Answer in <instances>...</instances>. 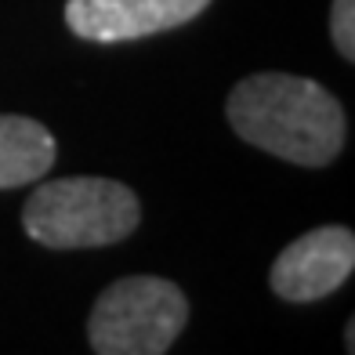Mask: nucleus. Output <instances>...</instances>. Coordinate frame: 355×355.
I'll list each match as a JSON object with an SVG mask.
<instances>
[{
    "instance_id": "f257e3e1",
    "label": "nucleus",
    "mask_w": 355,
    "mask_h": 355,
    "mask_svg": "<svg viewBox=\"0 0 355 355\" xmlns=\"http://www.w3.org/2000/svg\"><path fill=\"white\" fill-rule=\"evenodd\" d=\"M232 131L297 167H327L345 145V109L309 76L254 73L229 94Z\"/></svg>"
},
{
    "instance_id": "f03ea898",
    "label": "nucleus",
    "mask_w": 355,
    "mask_h": 355,
    "mask_svg": "<svg viewBox=\"0 0 355 355\" xmlns=\"http://www.w3.org/2000/svg\"><path fill=\"white\" fill-rule=\"evenodd\" d=\"M141 221V203L112 178H58L22 207L29 239L51 250H87L127 239Z\"/></svg>"
},
{
    "instance_id": "7ed1b4c3",
    "label": "nucleus",
    "mask_w": 355,
    "mask_h": 355,
    "mask_svg": "<svg viewBox=\"0 0 355 355\" xmlns=\"http://www.w3.org/2000/svg\"><path fill=\"white\" fill-rule=\"evenodd\" d=\"M189 322V301L171 279L127 276L94 301L87 337L98 355H164Z\"/></svg>"
},
{
    "instance_id": "20e7f679",
    "label": "nucleus",
    "mask_w": 355,
    "mask_h": 355,
    "mask_svg": "<svg viewBox=\"0 0 355 355\" xmlns=\"http://www.w3.org/2000/svg\"><path fill=\"white\" fill-rule=\"evenodd\" d=\"M355 268V236L345 225H322L294 239L272 261V290L283 301H319L334 294Z\"/></svg>"
},
{
    "instance_id": "39448f33",
    "label": "nucleus",
    "mask_w": 355,
    "mask_h": 355,
    "mask_svg": "<svg viewBox=\"0 0 355 355\" xmlns=\"http://www.w3.org/2000/svg\"><path fill=\"white\" fill-rule=\"evenodd\" d=\"M211 0H69L66 26L80 40L120 44L192 22Z\"/></svg>"
},
{
    "instance_id": "423d86ee",
    "label": "nucleus",
    "mask_w": 355,
    "mask_h": 355,
    "mask_svg": "<svg viewBox=\"0 0 355 355\" xmlns=\"http://www.w3.org/2000/svg\"><path fill=\"white\" fill-rule=\"evenodd\" d=\"M58 145L44 123L15 112H0V189L37 182L55 167Z\"/></svg>"
},
{
    "instance_id": "0eeeda50",
    "label": "nucleus",
    "mask_w": 355,
    "mask_h": 355,
    "mask_svg": "<svg viewBox=\"0 0 355 355\" xmlns=\"http://www.w3.org/2000/svg\"><path fill=\"white\" fill-rule=\"evenodd\" d=\"M330 40L345 62L355 58V0H334L330 8Z\"/></svg>"
}]
</instances>
